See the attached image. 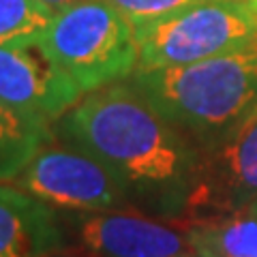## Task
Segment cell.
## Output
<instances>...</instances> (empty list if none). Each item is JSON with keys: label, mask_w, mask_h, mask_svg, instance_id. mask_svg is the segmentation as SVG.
I'll list each match as a JSON object with an SVG mask.
<instances>
[{"label": "cell", "mask_w": 257, "mask_h": 257, "mask_svg": "<svg viewBox=\"0 0 257 257\" xmlns=\"http://www.w3.org/2000/svg\"><path fill=\"white\" fill-rule=\"evenodd\" d=\"M60 128L116 176L135 208L176 223L187 216L204 150L128 79L84 94Z\"/></svg>", "instance_id": "6da1fadb"}, {"label": "cell", "mask_w": 257, "mask_h": 257, "mask_svg": "<svg viewBox=\"0 0 257 257\" xmlns=\"http://www.w3.org/2000/svg\"><path fill=\"white\" fill-rule=\"evenodd\" d=\"M128 82L206 152L257 101V41L189 64L135 69Z\"/></svg>", "instance_id": "7a4b0ae2"}, {"label": "cell", "mask_w": 257, "mask_h": 257, "mask_svg": "<svg viewBox=\"0 0 257 257\" xmlns=\"http://www.w3.org/2000/svg\"><path fill=\"white\" fill-rule=\"evenodd\" d=\"M41 41L84 94L124 82L140 62L135 26L105 0L60 9Z\"/></svg>", "instance_id": "3957f363"}, {"label": "cell", "mask_w": 257, "mask_h": 257, "mask_svg": "<svg viewBox=\"0 0 257 257\" xmlns=\"http://www.w3.org/2000/svg\"><path fill=\"white\" fill-rule=\"evenodd\" d=\"M138 69L189 64L257 41L251 0H202L165 18L135 26Z\"/></svg>", "instance_id": "277c9868"}, {"label": "cell", "mask_w": 257, "mask_h": 257, "mask_svg": "<svg viewBox=\"0 0 257 257\" xmlns=\"http://www.w3.org/2000/svg\"><path fill=\"white\" fill-rule=\"evenodd\" d=\"M13 184L60 212L135 208L116 176L96 157L71 142L67 146L45 144L15 176Z\"/></svg>", "instance_id": "5b68a950"}, {"label": "cell", "mask_w": 257, "mask_h": 257, "mask_svg": "<svg viewBox=\"0 0 257 257\" xmlns=\"http://www.w3.org/2000/svg\"><path fill=\"white\" fill-rule=\"evenodd\" d=\"M257 199V101L225 138L204 152L187 216L227 214Z\"/></svg>", "instance_id": "8992f818"}, {"label": "cell", "mask_w": 257, "mask_h": 257, "mask_svg": "<svg viewBox=\"0 0 257 257\" xmlns=\"http://www.w3.org/2000/svg\"><path fill=\"white\" fill-rule=\"evenodd\" d=\"M67 236L88 257H170L189 253V240L176 221L131 210L64 212Z\"/></svg>", "instance_id": "52a82bcc"}, {"label": "cell", "mask_w": 257, "mask_h": 257, "mask_svg": "<svg viewBox=\"0 0 257 257\" xmlns=\"http://www.w3.org/2000/svg\"><path fill=\"white\" fill-rule=\"evenodd\" d=\"M82 96L43 41L0 47V99L9 105L52 124Z\"/></svg>", "instance_id": "ba28073f"}, {"label": "cell", "mask_w": 257, "mask_h": 257, "mask_svg": "<svg viewBox=\"0 0 257 257\" xmlns=\"http://www.w3.org/2000/svg\"><path fill=\"white\" fill-rule=\"evenodd\" d=\"M69 244L58 210L0 182V257H45Z\"/></svg>", "instance_id": "9c48e42d"}, {"label": "cell", "mask_w": 257, "mask_h": 257, "mask_svg": "<svg viewBox=\"0 0 257 257\" xmlns=\"http://www.w3.org/2000/svg\"><path fill=\"white\" fill-rule=\"evenodd\" d=\"M191 251L199 257H257V214H227L180 221Z\"/></svg>", "instance_id": "30bf717a"}, {"label": "cell", "mask_w": 257, "mask_h": 257, "mask_svg": "<svg viewBox=\"0 0 257 257\" xmlns=\"http://www.w3.org/2000/svg\"><path fill=\"white\" fill-rule=\"evenodd\" d=\"M54 142L50 122L0 99V182H13L45 144Z\"/></svg>", "instance_id": "8fae6325"}, {"label": "cell", "mask_w": 257, "mask_h": 257, "mask_svg": "<svg viewBox=\"0 0 257 257\" xmlns=\"http://www.w3.org/2000/svg\"><path fill=\"white\" fill-rule=\"evenodd\" d=\"M54 15L41 0H0V47L41 41Z\"/></svg>", "instance_id": "7c38bea8"}, {"label": "cell", "mask_w": 257, "mask_h": 257, "mask_svg": "<svg viewBox=\"0 0 257 257\" xmlns=\"http://www.w3.org/2000/svg\"><path fill=\"white\" fill-rule=\"evenodd\" d=\"M105 3L118 9L133 26H142L202 0H105Z\"/></svg>", "instance_id": "4fadbf2b"}, {"label": "cell", "mask_w": 257, "mask_h": 257, "mask_svg": "<svg viewBox=\"0 0 257 257\" xmlns=\"http://www.w3.org/2000/svg\"><path fill=\"white\" fill-rule=\"evenodd\" d=\"M43 5H47L52 11L58 13L60 9H64V7H69V5H73V3H79V0H41Z\"/></svg>", "instance_id": "5bb4252c"}, {"label": "cell", "mask_w": 257, "mask_h": 257, "mask_svg": "<svg viewBox=\"0 0 257 257\" xmlns=\"http://www.w3.org/2000/svg\"><path fill=\"white\" fill-rule=\"evenodd\" d=\"M45 257H88V255L82 253V251H69V248L64 246V248H60V251H54V253L45 255Z\"/></svg>", "instance_id": "9a60e30c"}, {"label": "cell", "mask_w": 257, "mask_h": 257, "mask_svg": "<svg viewBox=\"0 0 257 257\" xmlns=\"http://www.w3.org/2000/svg\"><path fill=\"white\" fill-rule=\"evenodd\" d=\"M242 210H248V212H253V214H257V199L251 204V206H246V208H242Z\"/></svg>", "instance_id": "2e32d148"}, {"label": "cell", "mask_w": 257, "mask_h": 257, "mask_svg": "<svg viewBox=\"0 0 257 257\" xmlns=\"http://www.w3.org/2000/svg\"><path fill=\"white\" fill-rule=\"evenodd\" d=\"M170 257H199V255H195L193 251H189V253H180V255H170Z\"/></svg>", "instance_id": "e0dca14e"}, {"label": "cell", "mask_w": 257, "mask_h": 257, "mask_svg": "<svg viewBox=\"0 0 257 257\" xmlns=\"http://www.w3.org/2000/svg\"><path fill=\"white\" fill-rule=\"evenodd\" d=\"M251 5L255 7V11H257V0H251Z\"/></svg>", "instance_id": "ac0fdd59"}]
</instances>
